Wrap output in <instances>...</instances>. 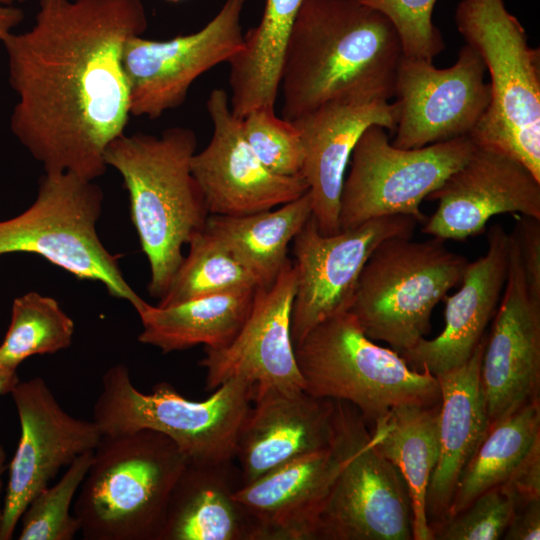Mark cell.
I'll return each mask as SVG.
<instances>
[{
	"label": "cell",
	"instance_id": "cell-14",
	"mask_svg": "<svg viewBox=\"0 0 540 540\" xmlns=\"http://www.w3.org/2000/svg\"><path fill=\"white\" fill-rule=\"evenodd\" d=\"M485 72L482 58L468 44L446 68L402 55L395 80L397 123L392 144L414 149L469 135L491 100Z\"/></svg>",
	"mask_w": 540,
	"mask_h": 540
},
{
	"label": "cell",
	"instance_id": "cell-12",
	"mask_svg": "<svg viewBox=\"0 0 540 540\" xmlns=\"http://www.w3.org/2000/svg\"><path fill=\"white\" fill-rule=\"evenodd\" d=\"M417 224L412 216L387 215L324 235L311 215L291 243L297 269L291 311L294 347L321 322L348 312L373 251L387 239L411 238Z\"/></svg>",
	"mask_w": 540,
	"mask_h": 540
},
{
	"label": "cell",
	"instance_id": "cell-8",
	"mask_svg": "<svg viewBox=\"0 0 540 540\" xmlns=\"http://www.w3.org/2000/svg\"><path fill=\"white\" fill-rule=\"evenodd\" d=\"M468 262L438 238L387 239L364 265L348 312L369 339L401 354L429 333L435 306L461 282Z\"/></svg>",
	"mask_w": 540,
	"mask_h": 540
},
{
	"label": "cell",
	"instance_id": "cell-22",
	"mask_svg": "<svg viewBox=\"0 0 540 540\" xmlns=\"http://www.w3.org/2000/svg\"><path fill=\"white\" fill-rule=\"evenodd\" d=\"M509 248V233L503 226H490L485 254L468 262L459 290L443 299L442 332L433 339H421L400 354L411 368L426 369L436 376L470 358L500 301L507 279Z\"/></svg>",
	"mask_w": 540,
	"mask_h": 540
},
{
	"label": "cell",
	"instance_id": "cell-6",
	"mask_svg": "<svg viewBox=\"0 0 540 540\" xmlns=\"http://www.w3.org/2000/svg\"><path fill=\"white\" fill-rule=\"evenodd\" d=\"M253 396L254 386L239 379L221 384L202 401L185 398L167 382L143 393L132 383L127 366L117 364L102 377L93 420L102 435L150 429L170 438L188 463L228 464L235 459Z\"/></svg>",
	"mask_w": 540,
	"mask_h": 540
},
{
	"label": "cell",
	"instance_id": "cell-39",
	"mask_svg": "<svg viewBox=\"0 0 540 540\" xmlns=\"http://www.w3.org/2000/svg\"><path fill=\"white\" fill-rule=\"evenodd\" d=\"M505 540L540 539V499L517 507L502 536Z\"/></svg>",
	"mask_w": 540,
	"mask_h": 540
},
{
	"label": "cell",
	"instance_id": "cell-18",
	"mask_svg": "<svg viewBox=\"0 0 540 540\" xmlns=\"http://www.w3.org/2000/svg\"><path fill=\"white\" fill-rule=\"evenodd\" d=\"M503 297L485 340L480 386L489 426L539 399L540 300L527 288L518 246L509 233Z\"/></svg>",
	"mask_w": 540,
	"mask_h": 540
},
{
	"label": "cell",
	"instance_id": "cell-16",
	"mask_svg": "<svg viewBox=\"0 0 540 540\" xmlns=\"http://www.w3.org/2000/svg\"><path fill=\"white\" fill-rule=\"evenodd\" d=\"M207 112L212 122L210 141L191 160V170L209 215L240 216L270 210L308 191L303 177L271 172L248 144L242 119L233 115L228 93L211 91Z\"/></svg>",
	"mask_w": 540,
	"mask_h": 540
},
{
	"label": "cell",
	"instance_id": "cell-41",
	"mask_svg": "<svg viewBox=\"0 0 540 540\" xmlns=\"http://www.w3.org/2000/svg\"><path fill=\"white\" fill-rule=\"evenodd\" d=\"M18 381L17 370L0 368V395L10 393Z\"/></svg>",
	"mask_w": 540,
	"mask_h": 540
},
{
	"label": "cell",
	"instance_id": "cell-43",
	"mask_svg": "<svg viewBox=\"0 0 540 540\" xmlns=\"http://www.w3.org/2000/svg\"><path fill=\"white\" fill-rule=\"evenodd\" d=\"M25 0H0V5L12 6L15 2H24Z\"/></svg>",
	"mask_w": 540,
	"mask_h": 540
},
{
	"label": "cell",
	"instance_id": "cell-11",
	"mask_svg": "<svg viewBox=\"0 0 540 540\" xmlns=\"http://www.w3.org/2000/svg\"><path fill=\"white\" fill-rule=\"evenodd\" d=\"M475 143L469 135L402 149L387 130L374 124L358 139L340 195V230L387 215H407L424 223V199L470 157Z\"/></svg>",
	"mask_w": 540,
	"mask_h": 540
},
{
	"label": "cell",
	"instance_id": "cell-9",
	"mask_svg": "<svg viewBox=\"0 0 540 540\" xmlns=\"http://www.w3.org/2000/svg\"><path fill=\"white\" fill-rule=\"evenodd\" d=\"M330 445L340 470L319 514L315 540H413V511L400 471L376 448L351 404L333 400Z\"/></svg>",
	"mask_w": 540,
	"mask_h": 540
},
{
	"label": "cell",
	"instance_id": "cell-13",
	"mask_svg": "<svg viewBox=\"0 0 540 540\" xmlns=\"http://www.w3.org/2000/svg\"><path fill=\"white\" fill-rule=\"evenodd\" d=\"M247 1L225 0L218 13L191 34L164 41L129 38L121 62L130 116L157 119L181 106L199 76L240 52L241 16Z\"/></svg>",
	"mask_w": 540,
	"mask_h": 540
},
{
	"label": "cell",
	"instance_id": "cell-21",
	"mask_svg": "<svg viewBox=\"0 0 540 540\" xmlns=\"http://www.w3.org/2000/svg\"><path fill=\"white\" fill-rule=\"evenodd\" d=\"M252 402L235 450L241 485L300 456L330 447L333 400L305 390L254 387Z\"/></svg>",
	"mask_w": 540,
	"mask_h": 540
},
{
	"label": "cell",
	"instance_id": "cell-24",
	"mask_svg": "<svg viewBox=\"0 0 540 540\" xmlns=\"http://www.w3.org/2000/svg\"><path fill=\"white\" fill-rule=\"evenodd\" d=\"M484 347L482 339L465 363L435 376L440 388L439 456L426 493L432 530L446 520L461 474L489 427L480 386Z\"/></svg>",
	"mask_w": 540,
	"mask_h": 540
},
{
	"label": "cell",
	"instance_id": "cell-5",
	"mask_svg": "<svg viewBox=\"0 0 540 540\" xmlns=\"http://www.w3.org/2000/svg\"><path fill=\"white\" fill-rule=\"evenodd\" d=\"M455 24L490 76L489 106L469 137L501 150L540 179V50L504 0H461Z\"/></svg>",
	"mask_w": 540,
	"mask_h": 540
},
{
	"label": "cell",
	"instance_id": "cell-15",
	"mask_svg": "<svg viewBox=\"0 0 540 540\" xmlns=\"http://www.w3.org/2000/svg\"><path fill=\"white\" fill-rule=\"evenodd\" d=\"M20 437L9 464L0 540H10L20 518L42 489L78 456L94 451L102 433L94 420L66 412L39 376L18 381L10 392Z\"/></svg>",
	"mask_w": 540,
	"mask_h": 540
},
{
	"label": "cell",
	"instance_id": "cell-40",
	"mask_svg": "<svg viewBox=\"0 0 540 540\" xmlns=\"http://www.w3.org/2000/svg\"><path fill=\"white\" fill-rule=\"evenodd\" d=\"M23 19L24 12L22 9L0 5V41L11 33L12 29L19 25Z\"/></svg>",
	"mask_w": 540,
	"mask_h": 540
},
{
	"label": "cell",
	"instance_id": "cell-1",
	"mask_svg": "<svg viewBox=\"0 0 540 540\" xmlns=\"http://www.w3.org/2000/svg\"><path fill=\"white\" fill-rule=\"evenodd\" d=\"M147 28L142 0H39L31 29L1 40L18 96L10 127L45 173L104 174L130 117L122 50Z\"/></svg>",
	"mask_w": 540,
	"mask_h": 540
},
{
	"label": "cell",
	"instance_id": "cell-42",
	"mask_svg": "<svg viewBox=\"0 0 540 540\" xmlns=\"http://www.w3.org/2000/svg\"><path fill=\"white\" fill-rule=\"evenodd\" d=\"M7 469L6 465V452L3 446L0 444V531L3 524V501L2 491H3V474Z\"/></svg>",
	"mask_w": 540,
	"mask_h": 540
},
{
	"label": "cell",
	"instance_id": "cell-7",
	"mask_svg": "<svg viewBox=\"0 0 540 540\" xmlns=\"http://www.w3.org/2000/svg\"><path fill=\"white\" fill-rule=\"evenodd\" d=\"M294 348L304 390L353 405L368 424L397 407L440 402L433 374L377 345L349 312L321 322Z\"/></svg>",
	"mask_w": 540,
	"mask_h": 540
},
{
	"label": "cell",
	"instance_id": "cell-35",
	"mask_svg": "<svg viewBox=\"0 0 540 540\" xmlns=\"http://www.w3.org/2000/svg\"><path fill=\"white\" fill-rule=\"evenodd\" d=\"M515 503L502 486L476 497L465 509L433 528L438 540H498L515 511Z\"/></svg>",
	"mask_w": 540,
	"mask_h": 540
},
{
	"label": "cell",
	"instance_id": "cell-28",
	"mask_svg": "<svg viewBox=\"0 0 540 540\" xmlns=\"http://www.w3.org/2000/svg\"><path fill=\"white\" fill-rule=\"evenodd\" d=\"M440 402L401 406L370 423L376 448L403 476L413 511V540H433L426 514V493L439 456Z\"/></svg>",
	"mask_w": 540,
	"mask_h": 540
},
{
	"label": "cell",
	"instance_id": "cell-20",
	"mask_svg": "<svg viewBox=\"0 0 540 540\" xmlns=\"http://www.w3.org/2000/svg\"><path fill=\"white\" fill-rule=\"evenodd\" d=\"M293 123L302 137V177L308 185L312 217L322 234H336L340 231V195L352 151L371 125H380L394 134L396 103L381 98L333 100Z\"/></svg>",
	"mask_w": 540,
	"mask_h": 540
},
{
	"label": "cell",
	"instance_id": "cell-25",
	"mask_svg": "<svg viewBox=\"0 0 540 540\" xmlns=\"http://www.w3.org/2000/svg\"><path fill=\"white\" fill-rule=\"evenodd\" d=\"M232 463H188L177 480L158 540H258L257 526L235 499Z\"/></svg>",
	"mask_w": 540,
	"mask_h": 540
},
{
	"label": "cell",
	"instance_id": "cell-37",
	"mask_svg": "<svg viewBox=\"0 0 540 540\" xmlns=\"http://www.w3.org/2000/svg\"><path fill=\"white\" fill-rule=\"evenodd\" d=\"M511 234L518 246L527 288L540 300V220L521 215Z\"/></svg>",
	"mask_w": 540,
	"mask_h": 540
},
{
	"label": "cell",
	"instance_id": "cell-17",
	"mask_svg": "<svg viewBox=\"0 0 540 540\" xmlns=\"http://www.w3.org/2000/svg\"><path fill=\"white\" fill-rule=\"evenodd\" d=\"M296 286L297 269L289 259L271 285L256 288L250 312L231 342L204 348L199 365L206 370V390L231 379L258 389L304 390L291 337Z\"/></svg>",
	"mask_w": 540,
	"mask_h": 540
},
{
	"label": "cell",
	"instance_id": "cell-38",
	"mask_svg": "<svg viewBox=\"0 0 540 540\" xmlns=\"http://www.w3.org/2000/svg\"><path fill=\"white\" fill-rule=\"evenodd\" d=\"M500 486L512 498L516 508L528 501L540 499V440L533 445L507 481Z\"/></svg>",
	"mask_w": 540,
	"mask_h": 540
},
{
	"label": "cell",
	"instance_id": "cell-3",
	"mask_svg": "<svg viewBox=\"0 0 540 540\" xmlns=\"http://www.w3.org/2000/svg\"><path fill=\"white\" fill-rule=\"evenodd\" d=\"M196 148L195 132L175 126L160 136L123 133L104 152L106 165L120 173L128 191L131 219L150 266L148 291L159 299L184 258L183 246L209 217L191 170Z\"/></svg>",
	"mask_w": 540,
	"mask_h": 540
},
{
	"label": "cell",
	"instance_id": "cell-26",
	"mask_svg": "<svg viewBox=\"0 0 540 540\" xmlns=\"http://www.w3.org/2000/svg\"><path fill=\"white\" fill-rule=\"evenodd\" d=\"M255 290L223 292L166 307L145 301L136 308L143 327L138 340L162 353L197 345L210 349L224 347L245 322Z\"/></svg>",
	"mask_w": 540,
	"mask_h": 540
},
{
	"label": "cell",
	"instance_id": "cell-34",
	"mask_svg": "<svg viewBox=\"0 0 540 540\" xmlns=\"http://www.w3.org/2000/svg\"><path fill=\"white\" fill-rule=\"evenodd\" d=\"M243 134L262 164L271 172L302 177L304 148L299 129L274 108L251 111L242 119Z\"/></svg>",
	"mask_w": 540,
	"mask_h": 540
},
{
	"label": "cell",
	"instance_id": "cell-36",
	"mask_svg": "<svg viewBox=\"0 0 540 540\" xmlns=\"http://www.w3.org/2000/svg\"><path fill=\"white\" fill-rule=\"evenodd\" d=\"M371 7L393 24L404 56L433 61L444 41L432 20L437 0H356Z\"/></svg>",
	"mask_w": 540,
	"mask_h": 540
},
{
	"label": "cell",
	"instance_id": "cell-32",
	"mask_svg": "<svg viewBox=\"0 0 540 540\" xmlns=\"http://www.w3.org/2000/svg\"><path fill=\"white\" fill-rule=\"evenodd\" d=\"M73 320L51 297L28 292L14 299L11 320L0 344V368L17 370L33 355L53 354L71 345Z\"/></svg>",
	"mask_w": 540,
	"mask_h": 540
},
{
	"label": "cell",
	"instance_id": "cell-23",
	"mask_svg": "<svg viewBox=\"0 0 540 540\" xmlns=\"http://www.w3.org/2000/svg\"><path fill=\"white\" fill-rule=\"evenodd\" d=\"M341 463L330 445L240 485L234 497L254 520L258 540H315L319 514Z\"/></svg>",
	"mask_w": 540,
	"mask_h": 540
},
{
	"label": "cell",
	"instance_id": "cell-27",
	"mask_svg": "<svg viewBox=\"0 0 540 540\" xmlns=\"http://www.w3.org/2000/svg\"><path fill=\"white\" fill-rule=\"evenodd\" d=\"M305 0H264L259 23L244 34L240 52L229 61L230 109L243 119L260 108H275L283 59Z\"/></svg>",
	"mask_w": 540,
	"mask_h": 540
},
{
	"label": "cell",
	"instance_id": "cell-10",
	"mask_svg": "<svg viewBox=\"0 0 540 540\" xmlns=\"http://www.w3.org/2000/svg\"><path fill=\"white\" fill-rule=\"evenodd\" d=\"M102 201V190L93 181L70 172L45 173L33 204L0 222V255H40L79 279L101 282L111 295L138 308L145 300L125 281L119 256L112 255L97 235Z\"/></svg>",
	"mask_w": 540,
	"mask_h": 540
},
{
	"label": "cell",
	"instance_id": "cell-30",
	"mask_svg": "<svg viewBox=\"0 0 540 540\" xmlns=\"http://www.w3.org/2000/svg\"><path fill=\"white\" fill-rule=\"evenodd\" d=\"M538 440L539 399L491 424L461 474L446 519L461 512L483 492L504 484Z\"/></svg>",
	"mask_w": 540,
	"mask_h": 540
},
{
	"label": "cell",
	"instance_id": "cell-33",
	"mask_svg": "<svg viewBox=\"0 0 540 540\" xmlns=\"http://www.w3.org/2000/svg\"><path fill=\"white\" fill-rule=\"evenodd\" d=\"M93 452L78 456L54 485L37 493L20 521V540H72L80 532L71 505L93 460Z\"/></svg>",
	"mask_w": 540,
	"mask_h": 540
},
{
	"label": "cell",
	"instance_id": "cell-2",
	"mask_svg": "<svg viewBox=\"0 0 540 540\" xmlns=\"http://www.w3.org/2000/svg\"><path fill=\"white\" fill-rule=\"evenodd\" d=\"M400 39L389 19L356 0H305L285 51L282 117L339 99L395 96Z\"/></svg>",
	"mask_w": 540,
	"mask_h": 540
},
{
	"label": "cell",
	"instance_id": "cell-4",
	"mask_svg": "<svg viewBox=\"0 0 540 540\" xmlns=\"http://www.w3.org/2000/svg\"><path fill=\"white\" fill-rule=\"evenodd\" d=\"M188 464L164 434L103 435L73 513L85 540H158L171 492Z\"/></svg>",
	"mask_w": 540,
	"mask_h": 540
},
{
	"label": "cell",
	"instance_id": "cell-19",
	"mask_svg": "<svg viewBox=\"0 0 540 540\" xmlns=\"http://www.w3.org/2000/svg\"><path fill=\"white\" fill-rule=\"evenodd\" d=\"M436 211L422 232L441 240H465L481 233L495 215L519 213L540 220V179L520 161L476 145L467 161L432 192Z\"/></svg>",
	"mask_w": 540,
	"mask_h": 540
},
{
	"label": "cell",
	"instance_id": "cell-29",
	"mask_svg": "<svg viewBox=\"0 0 540 540\" xmlns=\"http://www.w3.org/2000/svg\"><path fill=\"white\" fill-rule=\"evenodd\" d=\"M312 215L309 192L276 209L240 216L209 215L205 229L257 278L271 285L289 260V247Z\"/></svg>",
	"mask_w": 540,
	"mask_h": 540
},
{
	"label": "cell",
	"instance_id": "cell-44",
	"mask_svg": "<svg viewBox=\"0 0 540 540\" xmlns=\"http://www.w3.org/2000/svg\"><path fill=\"white\" fill-rule=\"evenodd\" d=\"M166 1L171 2V3H179V2H181L183 0H166Z\"/></svg>",
	"mask_w": 540,
	"mask_h": 540
},
{
	"label": "cell",
	"instance_id": "cell-31",
	"mask_svg": "<svg viewBox=\"0 0 540 540\" xmlns=\"http://www.w3.org/2000/svg\"><path fill=\"white\" fill-rule=\"evenodd\" d=\"M169 287L159 299L166 307L223 292L256 289L257 278L205 228L190 239Z\"/></svg>",
	"mask_w": 540,
	"mask_h": 540
}]
</instances>
